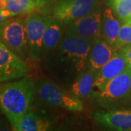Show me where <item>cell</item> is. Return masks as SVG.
Segmentation results:
<instances>
[{
	"mask_svg": "<svg viewBox=\"0 0 131 131\" xmlns=\"http://www.w3.org/2000/svg\"><path fill=\"white\" fill-rule=\"evenodd\" d=\"M35 93L36 84L26 77L0 85V110L12 127L30 112Z\"/></svg>",
	"mask_w": 131,
	"mask_h": 131,
	"instance_id": "1",
	"label": "cell"
},
{
	"mask_svg": "<svg viewBox=\"0 0 131 131\" xmlns=\"http://www.w3.org/2000/svg\"><path fill=\"white\" fill-rule=\"evenodd\" d=\"M93 42L83 38L64 34L58 45L59 56L65 64L76 74L88 68V57Z\"/></svg>",
	"mask_w": 131,
	"mask_h": 131,
	"instance_id": "2",
	"label": "cell"
},
{
	"mask_svg": "<svg viewBox=\"0 0 131 131\" xmlns=\"http://www.w3.org/2000/svg\"><path fill=\"white\" fill-rule=\"evenodd\" d=\"M0 42L20 58H25L29 52L26 20L9 18L1 22Z\"/></svg>",
	"mask_w": 131,
	"mask_h": 131,
	"instance_id": "3",
	"label": "cell"
},
{
	"mask_svg": "<svg viewBox=\"0 0 131 131\" xmlns=\"http://www.w3.org/2000/svg\"><path fill=\"white\" fill-rule=\"evenodd\" d=\"M100 104L109 107L114 104L125 103L131 98V69H125L111 80L102 91L96 94Z\"/></svg>",
	"mask_w": 131,
	"mask_h": 131,
	"instance_id": "4",
	"label": "cell"
},
{
	"mask_svg": "<svg viewBox=\"0 0 131 131\" xmlns=\"http://www.w3.org/2000/svg\"><path fill=\"white\" fill-rule=\"evenodd\" d=\"M36 92L39 98L52 106L78 112L84 109L82 101L72 94L66 93L55 83L41 80L36 85Z\"/></svg>",
	"mask_w": 131,
	"mask_h": 131,
	"instance_id": "5",
	"label": "cell"
},
{
	"mask_svg": "<svg viewBox=\"0 0 131 131\" xmlns=\"http://www.w3.org/2000/svg\"><path fill=\"white\" fill-rule=\"evenodd\" d=\"M98 0H61L54 8V17L62 24H69L93 13Z\"/></svg>",
	"mask_w": 131,
	"mask_h": 131,
	"instance_id": "6",
	"label": "cell"
},
{
	"mask_svg": "<svg viewBox=\"0 0 131 131\" xmlns=\"http://www.w3.org/2000/svg\"><path fill=\"white\" fill-rule=\"evenodd\" d=\"M101 20L102 13L98 8L93 13L67 24L65 34L93 42L101 37Z\"/></svg>",
	"mask_w": 131,
	"mask_h": 131,
	"instance_id": "7",
	"label": "cell"
},
{
	"mask_svg": "<svg viewBox=\"0 0 131 131\" xmlns=\"http://www.w3.org/2000/svg\"><path fill=\"white\" fill-rule=\"evenodd\" d=\"M26 74L24 60L0 42V83L18 80Z\"/></svg>",
	"mask_w": 131,
	"mask_h": 131,
	"instance_id": "8",
	"label": "cell"
},
{
	"mask_svg": "<svg viewBox=\"0 0 131 131\" xmlns=\"http://www.w3.org/2000/svg\"><path fill=\"white\" fill-rule=\"evenodd\" d=\"M48 18L31 14L26 19L29 54L34 60L40 58L43 52V38Z\"/></svg>",
	"mask_w": 131,
	"mask_h": 131,
	"instance_id": "9",
	"label": "cell"
},
{
	"mask_svg": "<svg viewBox=\"0 0 131 131\" xmlns=\"http://www.w3.org/2000/svg\"><path fill=\"white\" fill-rule=\"evenodd\" d=\"M127 66L125 57L121 50H117L112 58L98 71L94 88L102 91L106 84L117 75L122 73Z\"/></svg>",
	"mask_w": 131,
	"mask_h": 131,
	"instance_id": "10",
	"label": "cell"
},
{
	"mask_svg": "<svg viewBox=\"0 0 131 131\" xmlns=\"http://www.w3.org/2000/svg\"><path fill=\"white\" fill-rule=\"evenodd\" d=\"M95 122L105 127L118 131H131V110H112L94 114Z\"/></svg>",
	"mask_w": 131,
	"mask_h": 131,
	"instance_id": "11",
	"label": "cell"
},
{
	"mask_svg": "<svg viewBox=\"0 0 131 131\" xmlns=\"http://www.w3.org/2000/svg\"><path fill=\"white\" fill-rule=\"evenodd\" d=\"M114 47L102 38L95 39L91 46L88 57V66L90 69L98 72L116 52Z\"/></svg>",
	"mask_w": 131,
	"mask_h": 131,
	"instance_id": "12",
	"label": "cell"
},
{
	"mask_svg": "<svg viewBox=\"0 0 131 131\" xmlns=\"http://www.w3.org/2000/svg\"><path fill=\"white\" fill-rule=\"evenodd\" d=\"M120 27V20L112 9L110 8L104 9L101 20V38L114 47Z\"/></svg>",
	"mask_w": 131,
	"mask_h": 131,
	"instance_id": "13",
	"label": "cell"
},
{
	"mask_svg": "<svg viewBox=\"0 0 131 131\" xmlns=\"http://www.w3.org/2000/svg\"><path fill=\"white\" fill-rule=\"evenodd\" d=\"M98 72L88 68L80 73L71 85V94L80 100L88 97L92 93Z\"/></svg>",
	"mask_w": 131,
	"mask_h": 131,
	"instance_id": "14",
	"label": "cell"
},
{
	"mask_svg": "<svg viewBox=\"0 0 131 131\" xmlns=\"http://www.w3.org/2000/svg\"><path fill=\"white\" fill-rule=\"evenodd\" d=\"M51 122L37 113L29 112L13 127L16 131H45L51 128Z\"/></svg>",
	"mask_w": 131,
	"mask_h": 131,
	"instance_id": "15",
	"label": "cell"
},
{
	"mask_svg": "<svg viewBox=\"0 0 131 131\" xmlns=\"http://www.w3.org/2000/svg\"><path fill=\"white\" fill-rule=\"evenodd\" d=\"M56 18H48L43 38V52H50L58 47L62 39L63 25Z\"/></svg>",
	"mask_w": 131,
	"mask_h": 131,
	"instance_id": "16",
	"label": "cell"
},
{
	"mask_svg": "<svg viewBox=\"0 0 131 131\" xmlns=\"http://www.w3.org/2000/svg\"><path fill=\"white\" fill-rule=\"evenodd\" d=\"M40 6L34 0H7V9L15 16L31 13Z\"/></svg>",
	"mask_w": 131,
	"mask_h": 131,
	"instance_id": "17",
	"label": "cell"
},
{
	"mask_svg": "<svg viewBox=\"0 0 131 131\" xmlns=\"http://www.w3.org/2000/svg\"><path fill=\"white\" fill-rule=\"evenodd\" d=\"M112 9L122 22L131 21V0H119L110 2Z\"/></svg>",
	"mask_w": 131,
	"mask_h": 131,
	"instance_id": "18",
	"label": "cell"
},
{
	"mask_svg": "<svg viewBox=\"0 0 131 131\" xmlns=\"http://www.w3.org/2000/svg\"><path fill=\"white\" fill-rule=\"evenodd\" d=\"M127 46H131V21L122 23L114 47L117 51Z\"/></svg>",
	"mask_w": 131,
	"mask_h": 131,
	"instance_id": "19",
	"label": "cell"
},
{
	"mask_svg": "<svg viewBox=\"0 0 131 131\" xmlns=\"http://www.w3.org/2000/svg\"><path fill=\"white\" fill-rule=\"evenodd\" d=\"M120 50L124 54L127 61V65L129 66L131 69V46H127V47H124L123 49Z\"/></svg>",
	"mask_w": 131,
	"mask_h": 131,
	"instance_id": "20",
	"label": "cell"
},
{
	"mask_svg": "<svg viewBox=\"0 0 131 131\" xmlns=\"http://www.w3.org/2000/svg\"><path fill=\"white\" fill-rule=\"evenodd\" d=\"M14 16V15L12 13H10L8 9H5V10L0 9V23L4 21L6 19L9 18H13Z\"/></svg>",
	"mask_w": 131,
	"mask_h": 131,
	"instance_id": "21",
	"label": "cell"
},
{
	"mask_svg": "<svg viewBox=\"0 0 131 131\" xmlns=\"http://www.w3.org/2000/svg\"><path fill=\"white\" fill-rule=\"evenodd\" d=\"M0 9L1 10L7 9V0H0Z\"/></svg>",
	"mask_w": 131,
	"mask_h": 131,
	"instance_id": "22",
	"label": "cell"
},
{
	"mask_svg": "<svg viewBox=\"0 0 131 131\" xmlns=\"http://www.w3.org/2000/svg\"><path fill=\"white\" fill-rule=\"evenodd\" d=\"M34 1H36V2H37V3H39L40 5H42L46 1H47V0H34Z\"/></svg>",
	"mask_w": 131,
	"mask_h": 131,
	"instance_id": "23",
	"label": "cell"
},
{
	"mask_svg": "<svg viewBox=\"0 0 131 131\" xmlns=\"http://www.w3.org/2000/svg\"><path fill=\"white\" fill-rule=\"evenodd\" d=\"M115 1H119V0H110V2H115Z\"/></svg>",
	"mask_w": 131,
	"mask_h": 131,
	"instance_id": "24",
	"label": "cell"
}]
</instances>
